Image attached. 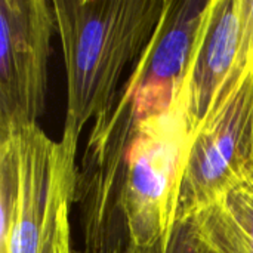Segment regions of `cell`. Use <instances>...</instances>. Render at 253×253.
Here are the masks:
<instances>
[{"instance_id": "cell-1", "label": "cell", "mask_w": 253, "mask_h": 253, "mask_svg": "<svg viewBox=\"0 0 253 253\" xmlns=\"http://www.w3.org/2000/svg\"><path fill=\"white\" fill-rule=\"evenodd\" d=\"M190 139L184 92L169 99L127 76L77 168L83 253H138L170 237Z\"/></svg>"}, {"instance_id": "cell-2", "label": "cell", "mask_w": 253, "mask_h": 253, "mask_svg": "<svg viewBox=\"0 0 253 253\" xmlns=\"http://www.w3.org/2000/svg\"><path fill=\"white\" fill-rule=\"evenodd\" d=\"M67 108L62 136L79 141L87 122L119 95L122 74L151 40L166 0H56Z\"/></svg>"}, {"instance_id": "cell-3", "label": "cell", "mask_w": 253, "mask_h": 253, "mask_svg": "<svg viewBox=\"0 0 253 253\" xmlns=\"http://www.w3.org/2000/svg\"><path fill=\"white\" fill-rule=\"evenodd\" d=\"M253 157V71L230 82L188 144L178 221H187L242 182Z\"/></svg>"}, {"instance_id": "cell-4", "label": "cell", "mask_w": 253, "mask_h": 253, "mask_svg": "<svg viewBox=\"0 0 253 253\" xmlns=\"http://www.w3.org/2000/svg\"><path fill=\"white\" fill-rule=\"evenodd\" d=\"M55 13L44 0H0V135L39 125Z\"/></svg>"}, {"instance_id": "cell-5", "label": "cell", "mask_w": 253, "mask_h": 253, "mask_svg": "<svg viewBox=\"0 0 253 253\" xmlns=\"http://www.w3.org/2000/svg\"><path fill=\"white\" fill-rule=\"evenodd\" d=\"M243 0H212L182 87L191 133L233 79L242 43Z\"/></svg>"}, {"instance_id": "cell-6", "label": "cell", "mask_w": 253, "mask_h": 253, "mask_svg": "<svg viewBox=\"0 0 253 253\" xmlns=\"http://www.w3.org/2000/svg\"><path fill=\"white\" fill-rule=\"evenodd\" d=\"M212 0H166L159 25L130 70L139 86L178 96Z\"/></svg>"}, {"instance_id": "cell-7", "label": "cell", "mask_w": 253, "mask_h": 253, "mask_svg": "<svg viewBox=\"0 0 253 253\" xmlns=\"http://www.w3.org/2000/svg\"><path fill=\"white\" fill-rule=\"evenodd\" d=\"M19 153V185L12 230L0 253H39L56 160L58 142L39 125L16 132Z\"/></svg>"}, {"instance_id": "cell-8", "label": "cell", "mask_w": 253, "mask_h": 253, "mask_svg": "<svg viewBox=\"0 0 253 253\" xmlns=\"http://www.w3.org/2000/svg\"><path fill=\"white\" fill-rule=\"evenodd\" d=\"M190 221L211 253H253V188L239 182Z\"/></svg>"}, {"instance_id": "cell-9", "label": "cell", "mask_w": 253, "mask_h": 253, "mask_svg": "<svg viewBox=\"0 0 253 253\" xmlns=\"http://www.w3.org/2000/svg\"><path fill=\"white\" fill-rule=\"evenodd\" d=\"M76 153L77 150L74 147L61 142L58 144V157L55 160L50 197L39 253H82L73 248L70 222L77 176Z\"/></svg>"}, {"instance_id": "cell-10", "label": "cell", "mask_w": 253, "mask_h": 253, "mask_svg": "<svg viewBox=\"0 0 253 253\" xmlns=\"http://www.w3.org/2000/svg\"><path fill=\"white\" fill-rule=\"evenodd\" d=\"M138 253H211L197 237L190 219L178 221L170 237Z\"/></svg>"}, {"instance_id": "cell-11", "label": "cell", "mask_w": 253, "mask_h": 253, "mask_svg": "<svg viewBox=\"0 0 253 253\" xmlns=\"http://www.w3.org/2000/svg\"><path fill=\"white\" fill-rule=\"evenodd\" d=\"M253 71V0H243L242 6V43L237 68L230 82H239Z\"/></svg>"}, {"instance_id": "cell-12", "label": "cell", "mask_w": 253, "mask_h": 253, "mask_svg": "<svg viewBox=\"0 0 253 253\" xmlns=\"http://www.w3.org/2000/svg\"><path fill=\"white\" fill-rule=\"evenodd\" d=\"M242 181H245V182H248L251 187L253 188V157L252 160H251V163L248 165V168H246V172H245V175H243V179Z\"/></svg>"}]
</instances>
